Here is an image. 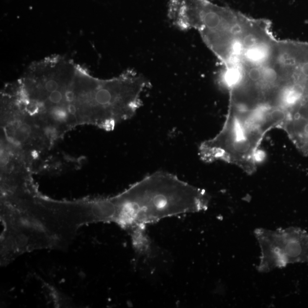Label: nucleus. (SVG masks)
Listing matches in <instances>:
<instances>
[{"label":"nucleus","mask_w":308,"mask_h":308,"mask_svg":"<svg viewBox=\"0 0 308 308\" xmlns=\"http://www.w3.org/2000/svg\"><path fill=\"white\" fill-rule=\"evenodd\" d=\"M9 91L15 109L51 147L82 124L113 130L132 117L137 101L126 74L100 79L60 55L34 62Z\"/></svg>","instance_id":"1"},{"label":"nucleus","mask_w":308,"mask_h":308,"mask_svg":"<svg viewBox=\"0 0 308 308\" xmlns=\"http://www.w3.org/2000/svg\"><path fill=\"white\" fill-rule=\"evenodd\" d=\"M211 197L205 189L171 173L157 171L120 194L101 198V222L114 223L131 232L133 242L145 240L146 225L177 215L207 210Z\"/></svg>","instance_id":"2"},{"label":"nucleus","mask_w":308,"mask_h":308,"mask_svg":"<svg viewBox=\"0 0 308 308\" xmlns=\"http://www.w3.org/2000/svg\"><path fill=\"white\" fill-rule=\"evenodd\" d=\"M255 236L261 250L257 270L268 273L288 265H308V233L300 228L288 227L270 230L257 228Z\"/></svg>","instance_id":"3"},{"label":"nucleus","mask_w":308,"mask_h":308,"mask_svg":"<svg viewBox=\"0 0 308 308\" xmlns=\"http://www.w3.org/2000/svg\"><path fill=\"white\" fill-rule=\"evenodd\" d=\"M280 129L303 155L308 156V94L288 109Z\"/></svg>","instance_id":"4"}]
</instances>
